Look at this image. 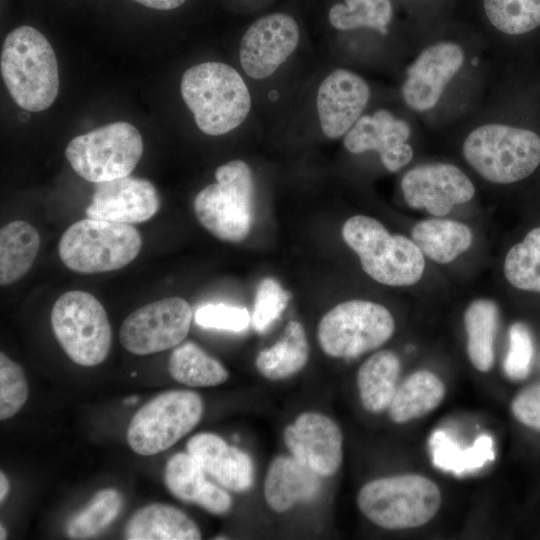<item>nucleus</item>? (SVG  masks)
Returning a JSON list of instances; mask_svg holds the SVG:
<instances>
[{
	"mask_svg": "<svg viewBox=\"0 0 540 540\" xmlns=\"http://www.w3.org/2000/svg\"><path fill=\"white\" fill-rule=\"evenodd\" d=\"M200 463L188 452L172 456L165 467L164 481L179 500L197 504L210 481Z\"/></svg>",
	"mask_w": 540,
	"mask_h": 540,
	"instance_id": "obj_34",
	"label": "nucleus"
},
{
	"mask_svg": "<svg viewBox=\"0 0 540 540\" xmlns=\"http://www.w3.org/2000/svg\"><path fill=\"white\" fill-rule=\"evenodd\" d=\"M251 321L246 308L219 304H206L195 313V322L203 328H212L240 332L245 330Z\"/></svg>",
	"mask_w": 540,
	"mask_h": 540,
	"instance_id": "obj_38",
	"label": "nucleus"
},
{
	"mask_svg": "<svg viewBox=\"0 0 540 540\" xmlns=\"http://www.w3.org/2000/svg\"><path fill=\"white\" fill-rule=\"evenodd\" d=\"M291 295L275 279L264 278L258 285L251 322L257 332H264L285 310Z\"/></svg>",
	"mask_w": 540,
	"mask_h": 540,
	"instance_id": "obj_36",
	"label": "nucleus"
},
{
	"mask_svg": "<svg viewBox=\"0 0 540 540\" xmlns=\"http://www.w3.org/2000/svg\"><path fill=\"white\" fill-rule=\"evenodd\" d=\"M320 487V476L295 457L277 456L265 477L264 497L273 511L282 513L315 498Z\"/></svg>",
	"mask_w": 540,
	"mask_h": 540,
	"instance_id": "obj_21",
	"label": "nucleus"
},
{
	"mask_svg": "<svg viewBox=\"0 0 540 540\" xmlns=\"http://www.w3.org/2000/svg\"><path fill=\"white\" fill-rule=\"evenodd\" d=\"M192 317L191 306L181 297L154 301L124 319L119 339L126 350L136 355L168 350L186 338Z\"/></svg>",
	"mask_w": 540,
	"mask_h": 540,
	"instance_id": "obj_12",
	"label": "nucleus"
},
{
	"mask_svg": "<svg viewBox=\"0 0 540 540\" xmlns=\"http://www.w3.org/2000/svg\"><path fill=\"white\" fill-rule=\"evenodd\" d=\"M122 498L114 489L97 492L90 502L67 524V534L73 539H85L105 530L118 516Z\"/></svg>",
	"mask_w": 540,
	"mask_h": 540,
	"instance_id": "obj_32",
	"label": "nucleus"
},
{
	"mask_svg": "<svg viewBox=\"0 0 540 540\" xmlns=\"http://www.w3.org/2000/svg\"><path fill=\"white\" fill-rule=\"evenodd\" d=\"M341 233L364 272L378 283L409 286L421 279L424 254L412 239L390 234L380 221L366 215L349 218Z\"/></svg>",
	"mask_w": 540,
	"mask_h": 540,
	"instance_id": "obj_3",
	"label": "nucleus"
},
{
	"mask_svg": "<svg viewBox=\"0 0 540 540\" xmlns=\"http://www.w3.org/2000/svg\"><path fill=\"white\" fill-rule=\"evenodd\" d=\"M504 275L517 289L540 292V227L512 246L504 260Z\"/></svg>",
	"mask_w": 540,
	"mask_h": 540,
	"instance_id": "obj_31",
	"label": "nucleus"
},
{
	"mask_svg": "<svg viewBox=\"0 0 540 540\" xmlns=\"http://www.w3.org/2000/svg\"><path fill=\"white\" fill-rule=\"evenodd\" d=\"M40 246L35 227L25 221H12L0 230V284L10 285L32 267Z\"/></svg>",
	"mask_w": 540,
	"mask_h": 540,
	"instance_id": "obj_27",
	"label": "nucleus"
},
{
	"mask_svg": "<svg viewBox=\"0 0 540 540\" xmlns=\"http://www.w3.org/2000/svg\"><path fill=\"white\" fill-rule=\"evenodd\" d=\"M370 97L366 81L359 75L336 69L320 84L316 106L320 126L328 138L346 134L361 117Z\"/></svg>",
	"mask_w": 540,
	"mask_h": 540,
	"instance_id": "obj_19",
	"label": "nucleus"
},
{
	"mask_svg": "<svg viewBox=\"0 0 540 540\" xmlns=\"http://www.w3.org/2000/svg\"><path fill=\"white\" fill-rule=\"evenodd\" d=\"M357 504L363 515L388 530L417 528L434 518L441 492L431 479L401 474L372 480L360 489Z\"/></svg>",
	"mask_w": 540,
	"mask_h": 540,
	"instance_id": "obj_4",
	"label": "nucleus"
},
{
	"mask_svg": "<svg viewBox=\"0 0 540 540\" xmlns=\"http://www.w3.org/2000/svg\"><path fill=\"white\" fill-rule=\"evenodd\" d=\"M299 39L298 23L290 14L262 16L241 39L239 58L244 72L253 79L271 76L295 51Z\"/></svg>",
	"mask_w": 540,
	"mask_h": 540,
	"instance_id": "obj_13",
	"label": "nucleus"
},
{
	"mask_svg": "<svg viewBox=\"0 0 540 540\" xmlns=\"http://www.w3.org/2000/svg\"><path fill=\"white\" fill-rule=\"evenodd\" d=\"M410 136L408 124L381 109L373 115L361 116L346 133L345 148L354 154L376 151L383 166L397 172L413 158V149L407 143Z\"/></svg>",
	"mask_w": 540,
	"mask_h": 540,
	"instance_id": "obj_18",
	"label": "nucleus"
},
{
	"mask_svg": "<svg viewBox=\"0 0 540 540\" xmlns=\"http://www.w3.org/2000/svg\"><path fill=\"white\" fill-rule=\"evenodd\" d=\"M180 89L197 127L207 135L219 136L237 128L251 108L243 78L225 63L204 62L188 68Z\"/></svg>",
	"mask_w": 540,
	"mask_h": 540,
	"instance_id": "obj_2",
	"label": "nucleus"
},
{
	"mask_svg": "<svg viewBox=\"0 0 540 540\" xmlns=\"http://www.w3.org/2000/svg\"><path fill=\"white\" fill-rule=\"evenodd\" d=\"M308 358L309 345L305 329L300 322L291 320L282 337L273 346L258 353L255 366L265 378L281 380L303 369Z\"/></svg>",
	"mask_w": 540,
	"mask_h": 540,
	"instance_id": "obj_26",
	"label": "nucleus"
},
{
	"mask_svg": "<svg viewBox=\"0 0 540 540\" xmlns=\"http://www.w3.org/2000/svg\"><path fill=\"white\" fill-rule=\"evenodd\" d=\"M135 2L156 10H172L180 7L186 0H134Z\"/></svg>",
	"mask_w": 540,
	"mask_h": 540,
	"instance_id": "obj_41",
	"label": "nucleus"
},
{
	"mask_svg": "<svg viewBox=\"0 0 540 540\" xmlns=\"http://www.w3.org/2000/svg\"><path fill=\"white\" fill-rule=\"evenodd\" d=\"M498 308L494 301L477 299L464 313L467 354L480 372L489 371L494 363V341L498 325Z\"/></svg>",
	"mask_w": 540,
	"mask_h": 540,
	"instance_id": "obj_28",
	"label": "nucleus"
},
{
	"mask_svg": "<svg viewBox=\"0 0 540 540\" xmlns=\"http://www.w3.org/2000/svg\"><path fill=\"white\" fill-rule=\"evenodd\" d=\"M9 491V482L3 472L0 473V502L2 503Z\"/></svg>",
	"mask_w": 540,
	"mask_h": 540,
	"instance_id": "obj_42",
	"label": "nucleus"
},
{
	"mask_svg": "<svg viewBox=\"0 0 540 540\" xmlns=\"http://www.w3.org/2000/svg\"><path fill=\"white\" fill-rule=\"evenodd\" d=\"M462 151L484 179L509 184L528 177L539 166L540 137L528 129L486 124L469 133Z\"/></svg>",
	"mask_w": 540,
	"mask_h": 540,
	"instance_id": "obj_5",
	"label": "nucleus"
},
{
	"mask_svg": "<svg viewBox=\"0 0 540 540\" xmlns=\"http://www.w3.org/2000/svg\"><path fill=\"white\" fill-rule=\"evenodd\" d=\"M142 238L130 224L86 218L68 227L58 253L63 264L82 274L123 268L139 254Z\"/></svg>",
	"mask_w": 540,
	"mask_h": 540,
	"instance_id": "obj_7",
	"label": "nucleus"
},
{
	"mask_svg": "<svg viewBox=\"0 0 540 540\" xmlns=\"http://www.w3.org/2000/svg\"><path fill=\"white\" fill-rule=\"evenodd\" d=\"M137 400H138L137 397H130V398L125 399V403H127V404H133V403H136Z\"/></svg>",
	"mask_w": 540,
	"mask_h": 540,
	"instance_id": "obj_44",
	"label": "nucleus"
},
{
	"mask_svg": "<svg viewBox=\"0 0 540 540\" xmlns=\"http://www.w3.org/2000/svg\"><path fill=\"white\" fill-rule=\"evenodd\" d=\"M394 330V318L385 306L354 299L337 304L321 318L317 338L325 354L352 358L377 349Z\"/></svg>",
	"mask_w": 540,
	"mask_h": 540,
	"instance_id": "obj_10",
	"label": "nucleus"
},
{
	"mask_svg": "<svg viewBox=\"0 0 540 540\" xmlns=\"http://www.w3.org/2000/svg\"><path fill=\"white\" fill-rule=\"evenodd\" d=\"M216 182L195 197L193 208L201 225L221 241L239 243L253 222L254 183L248 164L232 160L215 171Z\"/></svg>",
	"mask_w": 540,
	"mask_h": 540,
	"instance_id": "obj_6",
	"label": "nucleus"
},
{
	"mask_svg": "<svg viewBox=\"0 0 540 540\" xmlns=\"http://www.w3.org/2000/svg\"><path fill=\"white\" fill-rule=\"evenodd\" d=\"M411 236L424 256L440 264L455 260L473 242L472 231L467 225L443 218L419 221L413 226Z\"/></svg>",
	"mask_w": 540,
	"mask_h": 540,
	"instance_id": "obj_23",
	"label": "nucleus"
},
{
	"mask_svg": "<svg viewBox=\"0 0 540 540\" xmlns=\"http://www.w3.org/2000/svg\"><path fill=\"white\" fill-rule=\"evenodd\" d=\"M533 342L527 326L516 322L509 328V346L503 363L505 374L513 380L524 379L531 366Z\"/></svg>",
	"mask_w": 540,
	"mask_h": 540,
	"instance_id": "obj_37",
	"label": "nucleus"
},
{
	"mask_svg": "<svg viewBox=\"0 0 540 540\" xmlns=\"http://www.w3.org/2000/svg\"><path fill=\"white\" fill-rule=\"evenodd\" d=\"M143 140L131 123L113 122L74 137L65 155L83 179L98 183L129 176L141 159Z\"/></svg>",
	"mask_w": 540,
	"mask_h": 540,
	"instance_id": "obj_8",
	"label": "nucleus"
},
{
	"mask_svg": "<svg viewBox=\"0 0 540 540\" xmlns=\"http://www.w3.org/2000/svg\"><path fill=\"white\" fill-rule=\"evenodd\" d=\"M28 398V385L22 367L0 353V419L14 416Z\"/></svg>",
	"mask_w": 540,
	"mask_h": 540,
	"instance_id": "obj_35",
	"label": "nucleus"
},
{
	"mask_svg": "<svg viewBox=\"0 0 540 540\" xmlns=\"http://www.w3.org/2000/svg\"><path fill=\"white\" fill-rule=\"evenodd\" d=\"M0 539L3 540V539H6V531H5V528L3 527V525L0 526Z\"/></svg>",
	"mask_w": 540,
	"mask_h": 540,
	"instance_id": "obj_43",
	"label": "nucleus"
},
{
	"mask_svg": "<svg viewBox=\"0 0 540 540\" xmlns=\"http://www.w3.org/2000/svg\"><path fill=\"white\" fill-rule=\"evenodd\" d=\"M51 326L68 357L82 366H95L108 356L112 332L100 301L84 291L62 294L51 310Z\"/></svg>",
	"mask_w": 540,
	"mask_h": 540,
	"instance_id": "obj_9",
	"label": "nucleus"
},
{
	"mask_svg": "<svg viewBox=\"0 0 540 540\" xmlns=\"http://www.w3.org/2000/svg\"><path fill=\"white\" fill-rule=\"evenodd\" d=\"M405 202L414 209H425L436 217L454 206L470 201L475 194L471 180L452 164L435 163L410 169L401 180Z\"/></svg>",
	"mask_w": 540,
	"mask_h": 540,
	"instance_id": "obj_14",
	"label": "nucleus"
},
{
	"mask_svg": "<svg viewBox=\"0 0 540 540\" xmlns=\"http://www.w3.org/2000/svg\"><path fill=\"white\" fill-rule=\"evenodd\" d=\"M445 393V385L437 375L418 370L397 387L388 408L389 416L399 424L420 418L438 407Z\"/></svg>",
	"mask_w": 540,
	"mask_h": 540,
	"instance_id": "obj_25",
	"label": "nucleus"
},
{
	"mask_svg": "<svg viewBox=\"0 0 540 540\" xmlns=\"http://www.w3.org/2000/svg\"><path fill=\"white\" fill-rule=\"evenodd\" d=\"M187 452L222 487L243 492L252 486V459L247 453L228 445L218 435L204 432L192 436L187 442Z\"/></svg>",
	"mask_w": 540,
	"mask_h": 540,
	"instance_id": "obj_20",
	"label": "nucleus"
},
{
	"mask_svg": "<svg viewBox=\"0 0 540 540\" xmlns=\"http://www.w3.org/2000/svg\"><path fill=\"white\" fill-rule=\"evenodd\" d=\"M511 410L519 422L540 430V385L519 392L512 401Z\"/></svg>",
	"mask_w": 540,
	"mask_h": 540,
	"instance_id": "obj_39",
	"label": "nucleus"
},
{
	"mask_svg": "<svg viewBox=\"0 0 540 540\" xmlns=\"http://www.w3.org/2000/svg\"><path fill=\"white\" fill-rule=\"evenodd\" d=\"M401 364L389 350L372 354L359 367L357 387L363 407L372 413L389 408L397 389Z\"/></svg>",
	"mask_w": 540,
	"mask_h": 540,
	"instance_id": "obj_24",
	"label": "nucleus"
},
{
	"mask_svg": "<svg viewBox=\"0 0 540 540\" xmlns=\"http://www.w3.org/2000/svg\"><path fill=\"white\" fill-rule=\"evenodd\" d=\"M292 456L320 477L334 475L342 463L343 438L335 421L318 412H304L284 430Z\"/></svg>",
	"mask_w": 540,
	"mask_h": 540,
	"instance_id": "obj_15",
	"label": "nucleus"
},
{
	"mask_svg": "<svg viewBox=\"0 0 540 540\" xmlns=\"http://www.w3.org/2000/svg\"><path fill=\"white\" fill-rule=\"evenodd\" d=\"M0 67L9 94L22 109L39 112L54 103L59 92L57 58L36 28L23 25L6 36Z\"/></svg>",
	"mask_w": 540,
	"mask_h": 540,
	"instance_id": "obj_1",
	"label": "nucleus"
},
{
	"mask_svg": "<svg viewBox=\"0 0 540 540\" xmlns=\"http://www.w3.org/2000/svg\"><path fill=\"white\" fill-rule=\"evenodd\" d=\"M129 540H198L196 523L181 510L166 504L147 505L135 512L125 526Z\"/></svg>",
	"mask_w": 540,
	"mask_h": 540,
	"instance_id": "obj_22",
	"label": "nucleus"
},
{
	"mask_svg": "<svg viewBox=\"0 0 540 540\" xmlns=\"http://www.w3.org/2000/svg\"><path fill=\"white\" fill-rule=\"evenodd\" d=\"M168 369L171 377L192 387H209L224 383L229 373L215 358L194 342L177 345L172 351Z\"/></svg>",
	"mask_w": 540,
	"mask_h": 540,
	"instance_id": "obj_29",
	"label": "nucleus"
},
{
	"mask_svg": "<svg viewBox=\"0 0 540 540\" xmlns=\"http://www.w3.org/2000/svg\"><path fill=\"white\" fill-rule=\"evenodd\" d=\"M392 15L391 0H342L329 8L327 17L337 30L370 28L386 34Z\"/></svg>",
	"mask_w": 540,
	"mask_h": 540,
	"instance_id": "obj_30",
	"label": "nucleus"
},
{
	"mask_svg": "<svg viewBox=\"0 0 540 540\" xmlns=\"http://www.w3.org/2000/svg\"><path fill=\"white\" fill-rule=\"evenodd\" d=\"M160 208L157 189L147 179L126 176L95 183L88 218L124 224L142 223Z\"/></svg>",
	"mask_w": 540,
	"mask_h": 540,
	"instance_id": "obj_17",
	"label": "nucleus"
},
{
	"mask_svg": "<svg viewBox=\"0 0 540 540\" xmlns=\"http://www.w3.org/2000/svg\"><path fill=\"white\" fill-rule=\"evenodd\" d=\"M202 414L203 402L197 393L163 392L135 413L127 430V442L137 454H158L194 429Z\"/></svg>",
	"mask_w": 540,
	"mask_h": 540,
	"instance_id": "obj_11",
	"label": "nucleus"
},
{
	"mask_svg": "<svg viewBox=\"0 0 540 540\" xmlns=\"http://www.w3.org/2000/svg\"><path fill=\"white\" fill-rule=\"evenodd\" d=\"M197 505L212 514H224L231 508L232 500L225 490L210 482Z\"/></svg>",
	"mask_w": 540,
	"mask_h": 540,
	"instance_id": "obj_40",
	"label": "nucleus"
},
{
	"mask_svg": "<svg viewBox=\"0 0 540 540\" xmlns=\"http://www.w3.org/2000/svg\"><path fill=\"white\" fill-rule=\"evenodd\" d=\"M463 63L464 52L456 43L439 42L425 48L407 69L402 86L406 105L418 112L432 109Z\"/></svg>",
	"mask_w": 540,
	"mask_h": 540,
	"instance_id": "obj_16",
	"label": "nucleus"
},
{
	"mask_svg": "<svg viewBox=\"0 0 540 540\" xmlns=\"http://www.w3.org/2000/svg\"><path fill=\"white\" fill-rule=\"evenodd\" d=\"M486 16L499 31L520 35L540 26V0H483Z\"/></svg>",
	"mask_w": 540,
	"mask_h": 540,
	"instance_id": "obj_33",
	"label": "nucleus"
}]
</instances>
